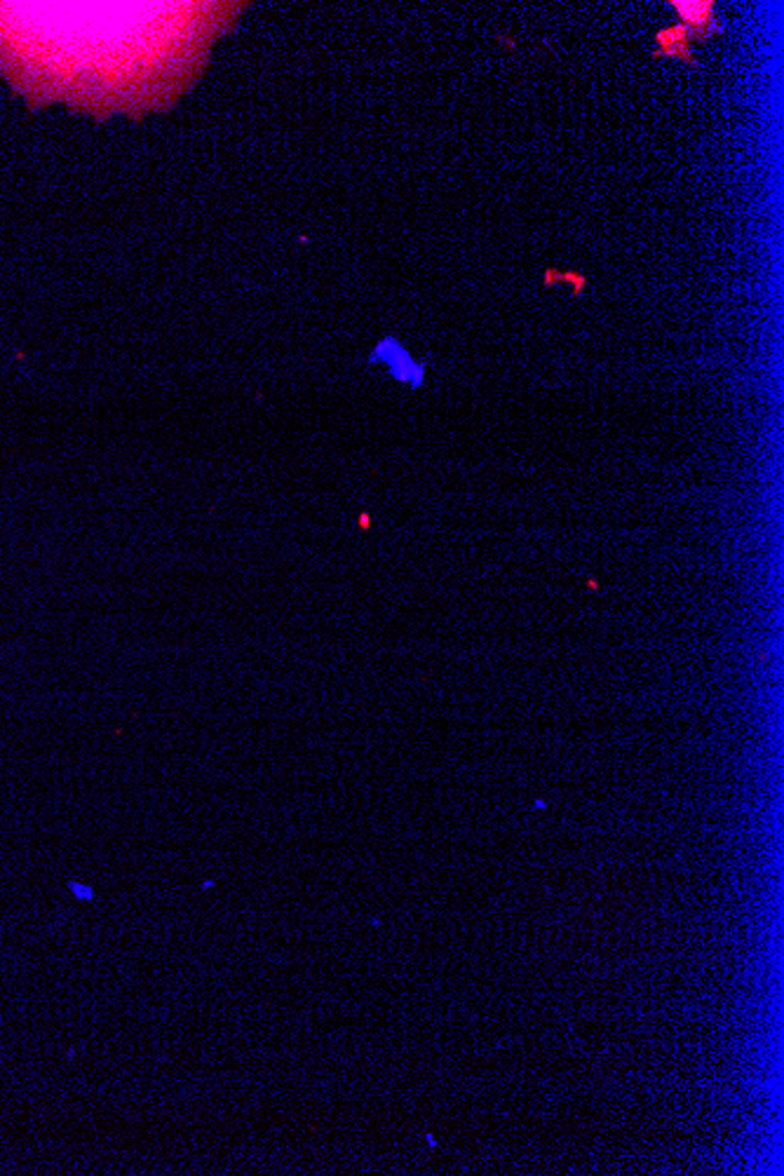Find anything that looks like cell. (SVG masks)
<instances>
[{
    "mask_svg": "<svg viewBox=\"0 0 784 1176\" xmlns=\"http://www.w3.org/2000/svg\"><path fill=\"white\" fill-rule=\"evenodd\" d=\"M669 8L677 10L681 24L686 26L695 40H707L714 33H721V26L714 19L712 0H672Z\"/></svg>",
    "mask_w": 784,
    "mask_h": 1176,
    "instance_id": "cell-1",
    "label": "cell"
},
{
    "mask_svg": "<svg viewBox=\"0 0 784 1176\" xmlns=\"http://www.w3.org/2000/svg\"><path fill=\"white\" fill-rule=\"evenodd\" d=\"M691 43H693V38L684 24L667 26V29L655 33L653 57H672V59H681V62L695 66V59L691 54Z\"/></svg>",
    "mask_w": 784,
    "mask_h": 1176,
    "instance_id": "cell-2",
    "label": "cell"
}]
</instances>
